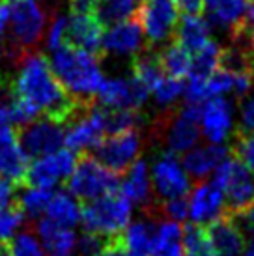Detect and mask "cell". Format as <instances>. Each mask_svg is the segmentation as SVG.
Returning <instances> with one entry per match:
<instances>
[{
  "label": "cell",
  "instance_id": "cell-1",
  "mask_svg": "<svg viewBox=\"0 0 254 256\" xmlns=\"http://www.w3.org/2000/svg\"><path fill=\"white\" fill-rule=\"evenodd\" d=\"M17 75L12 82L15 96L30 101L40 112L66 126L82 105L71 98L62 82L56 78L50 62L40 52H28L17 62Z\"/></svg>",
  "mask_w": 254,
  "mask_h": 256
},
{
  "label": "cell",
  "instance_id": "cell-2",
  "mask_svg": "<svg viewBox=\"0 0 254 256\" xmlns=\"http://www.w3.org/2000/svg\"><path fill=\"white\" fill-rule=\"evenodd\" d=\"M49 62L56 78L73 100L78 103H94L105 78L98 54L77 45L64 43L62 47L52 50Z\"/></svg>",
  "mask_w": 254,
  "mask_h": 256
},
{
  "label": "cell",
  "instance_id": "cell-3",
  "mask_svg": "<svg viewBox=\"0 0 254 256\" xmlns=\"http://www.w3.org/2000/svg\"><path fill=\"white\" fill-rule=\"evenodd\" d=\"M10 40L2 52L14 64L32 52L47 30V12L38 0H10Z\"/></svg>",
  "mask_w": 254,
  "mask_h": 256
},
{
  "label": "cell",
  "instance_id": "cell-4",
  "mask_svg": "<svg viewBox=\"0 0 254 256\" xmlns=\"http://www.w3.org/2000/svg\"><path fill=\"white\" fill-rule=\"evenodd\" d=\"M131 214L133 202L122 191H116L80 206V222L84 232L112 238L126 230L131 222Z\"/></svg>",
  "mask_w": 254,
  "mask_h": 256
},
{
  "label": "cell",
  "instance_id": "cell-5",
  "mask_svg": "<svg viewBox=\"0 0 254 256\" xmlns=\"http://www.w3.org/2000/svg\"><path fill=\"white\" fill-rule=\"evenodd\" d=\"M68 191L82 202L101 198L120 191V174L110 170L90 152H84L68 176Z\"/></svg>",
  "mask_w": 254,
  "mask_h": 256
},
{
  "label": "cell",
  "instance_id": "cell-6",
  "mask_svg": "<svg viewBox=\"0 0 254 256\" xmlns=\"http://www.w3.org/2000/svg\"><path fill=\"white\" fill-rule=\"evenodd\" d=\"M213 184L224 194L226 214L241 215L254 206V172L238 157H224L213 172Z\"/></svg>",
  "mask_w": 254,
  "mask_h": 256
},
{
  "label": "cell",
  "instance_id": "cell-7",
  "mask_svg": "<svg viewBox=\"0 0 254 256\" xmlns=\"http://www.w3.org/2000/svg\"><path fill=\"white\" fill-rule=\"evenodd\" d=\"M200 107L185 103L180 110L161 112L156 122V135L164 136V144L172 154H185L200 140Z\"/></svg>",
  "mask_w": 254,
  "mask_h": 256
},
{
  "label": "cell",
  "instance_id": "cell-8",
  "mask_svg": "<svg viewBox=\"0 0 254 256\" xmlns=\"http://www.w3.org/2000/svg\"><path fill=\"white\" fill-rule=\"evenodd\" d=\"M105 133V108L101 105L88 103L82 105L77 112L66 122L64 144L75 154H84L96 150L103 140Z\"/></svg>",
  "mask_w": 254,
  "mask_h": 256
},
{
  "label": "cell",
  "instance_id": "cell-9",
  "mask_svg": "<svg viewBox=\"0 0 254 256\" xmlns=\"http://www.w3.org/2000/svg\"><path fill=\"white\" fill-rule=\"evenodd\" d=\"M136 19L150 45H161L174 38L180 12L174 0H146L136 10Z\"/></svg>",
  "mask_w": 254,
  "mask_h": 256
},
{
  "label": "cell",
  "instance_id": "cell-10",
  "mask_svg": "<svg viewBox=\"0 0 254 256\" xmlns=\"http://www.w3.org/2000/svg\"><path fill=\"white\" fill-rule=\"evenodd\" d=\"M142 150V136L138 129H127L110 133L96 148V157L116 174H126L127 168L138 159Z\"/></svg>",
  "mask_w": 254,
  "mask_h": 256
},
{
  "label": "cell",
  "instance_id": "cell-11",
  "mask_svg": "<svg viewBox=\"0 0 254 256\" xmlns=\"http://www.w3.org/2000/svg\"><path fill=\"white\" fill-rule=\"evenodd\" d=\"M17 135L22 150L30 157H40L62 148L66 126L45 116V118H36L34 122L19 128Z\"/></svg>",
  "mask_w": 254,
  "mask_h": 256
},
{
  "label": "cell",
  "instance_id": "cell-12",
  "mask_svg": "<svg viewBox=\"0 0 254 256\" xmlns=\"http://www.w3.org/2000/svg\"><path fill=\"white\" fill-rule=\"evenodd\" d=\"M150 90L140 80L131 77L103 78L98 90L99 105L105 108H142L150 98Z\"/></svg>",
  "mask_w": 254,
  "mask_h": 256
},
{
  "label": "cell",
  "instance_id": "cell-13",
  "mask_svg": "<svg viewBox=\"0 0 254 256\" xmlns=\"http://www.w3.org/2000/svg\"><path fill=\"white\" fill-rule=\"evenodd\" d=\"M152 187L157 198L161 200L185 196L190 191L189 174L185 172L176 154L164 152L156 159L152 168Z\"/></svg>",
  "mask_w": 254,
  "mask_h": 256
},
{
  "label": "cell",
  "instance_id": "cell-14",
  "mask_svg": "<svg viewBox=\"0 0 254 256\" xmlns=\"http://www.w3.org/2000/svg\"><path fill=\"white\" fill-rule=\"evenodd\" d=\"M75 163H77L75 152H71L70 148H58L50 154L36 157L28 166L26 184L52 189L60 182L68 180Z\"/></svg>",
  "mask_w": 254,
  "mask_h": 256
},
{
  "label": "cell",
  "instance_id": "cell-15",
  "mask_svg": "<svg viewBox=\"0 0 254 256\" xmlns=\"http://www.w3.org/2000/svg\"><path fill=\"white\" fill-rule=\"evenodd\" d=\"M200 129L208 142L222 144L230 138L234 129L232 101L224 96H215L202 103L200 107Z\"/></svg>",
  "mask_w": 254,
  "mask_h": 256
},
{
  "label": "cell",
  "instance_id": "cell-16",
  "mask_svg": "<svg viewBox=\"0 0 254 256\" xmlns=\"http://www.w3.org/2000/svg\"><path fill=\"white\" fill-rule=\"evenodd\" d=\"M103 54L114 56H136L144 49V32L136 17L120 21L103 30Z\"/></svg>",
  "mask_w": 254,
  "mask_h": 256
},
{
  "label": "cell",
  "instance_id": "cell-17",
  "mask_svg": "<svg viewBox=\"0 0 254 256\" xmlns=\"http://www.w3.org/2000/svg\"><path fill=\"white\" fill-rule=\"evenodd\" d=\"M30 156L22 150L17 128L0 131V176L12 180L15 185H26Z\"/></svg>",
  "mask_w": 254,
  "mask_h": 256
},
{
  "label": "cell",
  "instance_id": "cell-18",
  "mask_svg": "<svg viewBox=\"0 0 254 256\" xmlns=\"http://www.w3.org/2000/svg\"><path fill=\"white\" fill-rule=\"evenodd\" d=\"M226 214L224 194L217 185L210 182H198L190 191L189 198V217L196 224H210L220 215Z\"/></svg>",
  "mask_w": 254,
  "mask_h": 256
},
{
  "label": "cell",
  "instance_id": "cell-19",
  "mask_svg": "<svg viewBox=\"0 0 254 256\" xmlns=\"http://www.w3.org/2000/svg\"><path fill=\"white\" fill-rule=\"evenodd\" d=\"M250 0H202V12L212 26L224 30L230 36L243 28Z\"/></svg>",
  "mask_w": 254,
  "mask_h": 256
},
{
  "label": "cell",
  "instance_id": "cell-20",
  "mask_svg": "<svg viewBox=\"0 0 254 256\" xmlns=\"http://www.w3.org/2000/svg\"><path fill=\"white\" fill-rule=\"evenodd\" d=\"M103 28L94 12H71L68 17V43L103 56Z\"/></svg>",
  "mask_w": 254,
  "mask_h": 256
},
{
  "label": "cell",
  "instance_id": "cell-21",
  "mask_svg": "<svg viewBox=\"0 0 254 256\" xmlns=\"http://www.w3.org/2000/svg\"><path fill=\"white\" fill-rule=\"evenodd\" d=\"M215 256H243L245 234L232 215H220L219 219L206 224Z\"/></svg>",
  "mask_w": 254,
  "mask_h": 256
},
{
  "label": "cell",
  "instance_id": "cell-22",
  "mask_svg": "<svg viewBox=\"0 0 254 256\" xmlns=\"http://www.w3.org/2000/svg\"><path fill=\"white\" fill-rule=\"evenodd\" d=\"M228 156H230V150L224 148L222 144L210 142L208 146H198V148L194 146L189 152H185L182 164H184L185 172L189 174V178L202 182L210 174H213L220 161Z\"/></svg>",
  "mask_w": 254,
  "mask_h": 256
},
{
  "label": "cell",
  "instance_id": "cell-23",
  "mask_svg": "<svg viewBox=\"0 0 254 256\" xmlns=\"http://www.w3.org/2000/svg\"><path fill=\"white\" fill-rule=\"evenodd\" d=\"M36 232L42 240L43 247L52 256H70L75 252L77 234L71 226H62L49 217L36 219Z\"/></svg>",
  "mask_w": 254,
  "mask_h": 256
},
{
  "label": "cell",
  "instance_id": "cell-24",
  "mask_svg": "<svg viewBox=\"0 0 254 256\" xmlns=\"http://www.w3.org/2000/svg\"><path fill=\"white\" fill-rule=\"evenodd\" d=\"M152 178L146 166V161L136 159L126 172V178L120 184V191L126 194L133 204H142L146 208L152 204Z\"/></svg>",
  "mask_w": 254,
  "mask_h": 256
},
{
  "label": "cell",
  "instance_id": "cell-25",
  "mask_svg": "<svg viewBox=\"0 0 254 256\" xmlns=\"http://www.w3.org/2000/svg\"><path fill=\"white\" fill-rule=\"evenodd\" d=\"M174 40L192 54L212 40V24L198 14L184 15L182 19H178Z\"/></svg>",
  "mask_w": 254,
  "mask_h": 256
},
{
  "label": "cell",
  "instance_id": "cell-26",
  "mask_svg": "<svg viewBox=\"0 0 254 256\" xmlns=\"http://www.w3.org/2000/svg\"><path fill=\"white\" fill-rule=\"evenodd\" d=\"M150 256H185L184 228L176 220H162L154 232Z\"/></svg>",
  "mask_w": 254,
  "mask_h": 256
},
{
  "label": "cell",
  "instance_id": "cell-27",
  "mask_svg": "<svg viewBox=\"0 0 254 256\" xmlns=\"http://www.w3.org/2000/svg\"><path fill=\"white\" fill-rule=\"evenodd\" d=\"M45 217H49L50 220L62 226L73 228L77 222H80V204L77 196H73L70 191L52 192L45 210Z\"/></svg>",
  "mask_w": 254,
  "mask_h": 256
},
{
  "label": "cell",
  "instance_id": "cell-28",
  "mask_svg": "<svg viewBox=\"0 0 254 256\" xmlns=\"http://www.w3.org/2000/svg\"><path fill=\"white\" fill-rule=\"evenodd\" d=\"M154 232H156V228H154L152 217L129 222L124 230V236H122L127 256H150Z\"/></svg>",
  "mask_w": 254,
  "mask_h": 256
},
{
  "label": "cell",
  "instance_id": "cell-29",
  "mask_svg": "<svg viewBox=\"0 0 254 256\" xmlns=\"http://www.w3.org/2000/svg\"><path fill=\"white\" fill-rule=\"evenodd\" d=\"M157 56H159V62H161L164 75L176 78H185L190 75L192 56H190L189 50L185 49L182 43H178L174 38L170 40L168 45L161 52H157Z\"/></svg>",
  "mask_w": 254,
  "mask_h": 256
},
{
  "label": "cell",
  "instance_id": "cell-30",
  "mask_svg": "<svg viewBox=\"0 0 254 256\" xmlns=\"http://www.w3.org/2000/svg\"><path fill=\"white\" fill-rule=\"evenodd\" d=\"M136 10V0H94V15L103 26L131 19Z\"/></svg>",
  "mask_w": 254,
  "mask_h": 256
},
{
  "label": "cell",
  "instance_id": "cell-31",
  "mask_svg": "<svg viewBox=\"0 0 254 256\" xmlns=\"http://www.w3.org/2000/svg\"><path fill=\"white\" fill-rule=\"evenodd\" d=\"M52 192L54 191L49 187L28 185L17 196V208L21 210L24 217H28L32 220L40 219V215L45 214V210H47V204H49Z\"/></svg>",
  "mask_w": 254,
  "mask_h": 256
},
{
  "label": "cell",
  "instance_id": "cell-32",
  "mask_svg": "<svg viewBox=\"0 0 254 256\" xmlns=\"http://www.w3.org/2000/svg\"><path fill=\"white\" fill-rule=\"evenodd\" d=\"M133 77L136 80H140L150 92L161 82V78L164 77V72H162L159 56H157L156 52H138L134 56Z\"/></svg>",
  "mask_w": 254,
  "mask_h": 256
},
{
  "label": "cell",
  "instance_id": "cell-33",
  "mask_svg": "<svg viewBox=\"0 0 254 256\" xmlns=\"http://www.w3.org/2000/svg\"><path fill=\"white\" fill-rule=\"evenodd\" d=\"M142 124H144V116L140 114V108H105L106 135L127 131V129H138Z\"/></svg>",
  "mask_w": 254,
  "mask_h": 256
},
{
  "label": "cell",
  "instance_id": "cell-34",
  "mask_svg": "<svg viewBox=\"0 0 254 256\" xmlns=\"http://www.w3.org/2000/svg\"><path fill=\"white\" fill-rule=\"evenodd\" d=\"M185 256H215L213 245L208 236V228L204 224H187L184 230Z\"/></svg>",
  "mask_w": 254,
  "mask_h": 256
},
{
  "label": "cell",
  "instance_id": "cell-35",
  "mask_svg": "<svg viewBox=\"0 0 254 256\" xmlns=\"http://www.w3.org/2000/svg\"><path fill=\"white\" fill-rule=\"evenodd\" d=\"M184 78L164 75L161 78V82L152 90V94H154V100H156L157 107L161 108L162 112H168V110H174L178 100L184 96Z\"/></svg>",
  "mask_w": 254,
  "mask_h": 256
},
{
  "label": "cell",
  "instance_id": "cell-36",
  "mask_svg": "<svg viewBox=\"0 0 254 256\" xmlns=\"http://www.w3.org/2000/svg\"><path fill=\"white\" fill-rule=\"evenodd\" d=\"M220 54H222V47L215 40H210L204 47H200L196 52H192V70L190 73L196 75H212L217 68H220Z\"/></svg>",
  "mask_w": 254,
  "mask_h": 256
},
{
  "label": "cell",
  "instance_id": "cell-37",
  "mask_svg": "<svg viewBox=\"0 0 254 256\" xmlns=\"http://www.w3.org/2000/svg\"><path fill=\"white\" fill-rule=\"evenodd\" d=\"M232 154L240 161L247 164V168L254 172V133H240L236 131L232 140Z\"/></svg>",
  "mask_w": 254,
  "mask_h": 256
},
{
  "label": "cell",
  "instance_id": "cell-38",
  "mask_svg": "<svg viewBox=\"0 0 254 256\" xmlns=\"http://www.w3.org/2000/svg\"><path fill=\"white\" fill-rule=\"evenodd\" d=\"M64 43H68V17L66 15H54V19L47 26L45 32V47L52 52L58 47H62Z\"/></svg>",
  "mask_w": 254,
  "mask_h": 256
},
{
  "label": "cell",
  "instance_id": "cell-39",
  "mask_svg": "<svg viewBox=\"0 0 254 256\" xmlns=\"http://www.w3.org/2000/svg\"><path fill=\"white\" fill-rule=\"evenodd\" d=\"M12 256H45L42 245L32 232H22L10 242Z\"/></svg>",
  "mask_w": 254,
  "mask_h": 256
},
{
  "label": "cell",
  "instance_id": "cell-40",
  "mask_svg": "<svg viewBox=\"0 0 254 256\" xmlns=\"http://www.w3.org/2000/svg\"><path fill=\"white\" fill-rule=\"evenodd\" d=\"M22 219H24V215L17 208V204L12 208H2L0 210V242L12 240L14 232L21 226Z\"/></svg>",
  "mask_w": 254,
  "mask_h": 256
},
{
  "label": "cell",
  "instance_id": "cell-41",
  "mask_svg": "<svg viewBox=\"0 0 254 256\" xmlns=\"http://www.w3.org/2000/svg\"><path fill=\"white\" fill-rule=\"evenodd\" d=\"M108 238L105 236L94 234V232H84V234L77 238V245H75V252L78 256H96L99 250L105 247Z\"/></svg>",
  "mask_w": 254,
  "mask_h": 256
},
{
  "label": "cell",
  "instance_id": "cell-42",
  "mask_svg": "<svg viewBox=\"0 0 254 256\" xmlns=\"http://www.w3.org/2000/svg\"><path fill=\"white\" fill-rule=\"evenodd\" d=\"M240 133H254V92L240 100Z\"/></svg>",
  "mask_w": 254,
  "mask_h": 256
},
{
  "label": "cell",
  "instance_id": "cell-43",
  "mask_svg": "<svg viewBox=\"0 0 254 256\" xmlns=\"http://www.w3.org/2000/svg\"><path fill=\"white\" fill-rule=\"evenodd\" d=\"M12 82L0 80V131L15 128L10 120V101H12Z\"/></svg>",
  "mask_w": 254,
  "mask_h": 256
},
{
  "label": "cell",
  "instance_id": "cell-44",
  "mask_svg": "<svg viewBox=\"0 0 254 256\" xmlns=\"http://www.w3.org/2000/svg\"><path fill=\"white\" fill-rule=\"evenodd\" d=\"M19 185H15L12 180L0 176V210L2 208H12L17 204V194H15V189Z\"/></svg>",
  "mask_w": 254,
  "mask_h": 256
},
{
  "label": "cell",
  "instance_id": "cell-45",
  "mask_svg": "<svg viewBox=\"0 0 254 256\" xmlns=\"http://www.w3.org/2000/svg\"><path fill=\"white\" fill-rule=\"evenodd\" d=\"M96 256H127V250H126V245H124V240H122V234L108 238L105 243V247L99 250Z\"/></svg>",
  "mask_w": 254,
  "mask_h": 256
},
{
  "label": "cell",
  "instance_id": "cell-46",
  "mask_svg": "<svg viewBox=\"0 0 254 256\" xmlns=\"http://www.w3.org/2000/svg\"><path fill=\"white\" fill-rule=\"evenodd\" d=\"M232 217H234V215H232ZM234 219L238 220V224L241 226L243 234L247 236L248 242H250V245L254 247V206L250 208V210H247L245 214L236 215Z\"/></svg>",
  "mask_w": 254,
  "mask_h": 256
},
{
  "label": "cell",
  "instance_id": "cell-47",
  "mask_svg": "<svg viewBox=\"0 0 254 256\" xmlns=\"http://www.w3.org/2000/svg\"><path fill=\"white\" fill-rule=\"evenodd\" d=\"M236 34H238V32H236ZM240 34L247 40V43L250 45V49L254 50V2L250 4V8H248L247 21L243 24V28L240 30Z\"/></svg>",
  "mask_w": 254,
  "mask_h": 256
},
{
  "label": "cell",
  "instance_id": "cell-48",
  "mask_svg": "<svg viewBox=\"0 0 254 256\" xmlns=\"http://www.w3.org/2000/svg\"><path fill=\"white\" fill-rule=\"evenodd\" d=\"M178 12L184 15H194L202 12V0H174Z\"/></svg>",
  "mask_w": 254,
  "mask_h": 256
},
{
  "label": "cell",
  "instance_id": "cell-49",
  "mask_svg": "<svg viewBox=\"0 0 254 256\" xmlns=\"http://www.w3.org/2000/svg\"><path fill=\"white\" fill-rule=\"evenodd\" d=\"M10 22V4L8 2H0V52L4 49V38H6V28Z\"/></svg>",
  "mask_w": 254,
  "mask_h": 256
},
{
  "label": "cell",
  "instance_id": "cell-50",
  "mask_svg": "<svg viewBox=\"0 0 254 256\" xmlns=\"http://www.w3.org/2000/svg\"><path fill=\"white\" fill-rule=\"evenodd\" d=\"M0 256H12V247H10V240H8V242H0Z\"/></svg>",
  "mask_w": 254,
  "mask_h": 256
},
{
  "label": "cell",
  "instance_id": "cell-51",
  "mask_svg": "<svg viewBox=\"0 0 254 256\" xmlns=\"http://www.w3.org/2000/svg\"><path fill=\"white\" fill-rule=\"evenodd\" d=\"M243 256H254V247H252V245H250V247H248V249L243 252Z\"/></svg>",
  "mask_w": 254,
  "mask_h": 256
}]
</instances>
